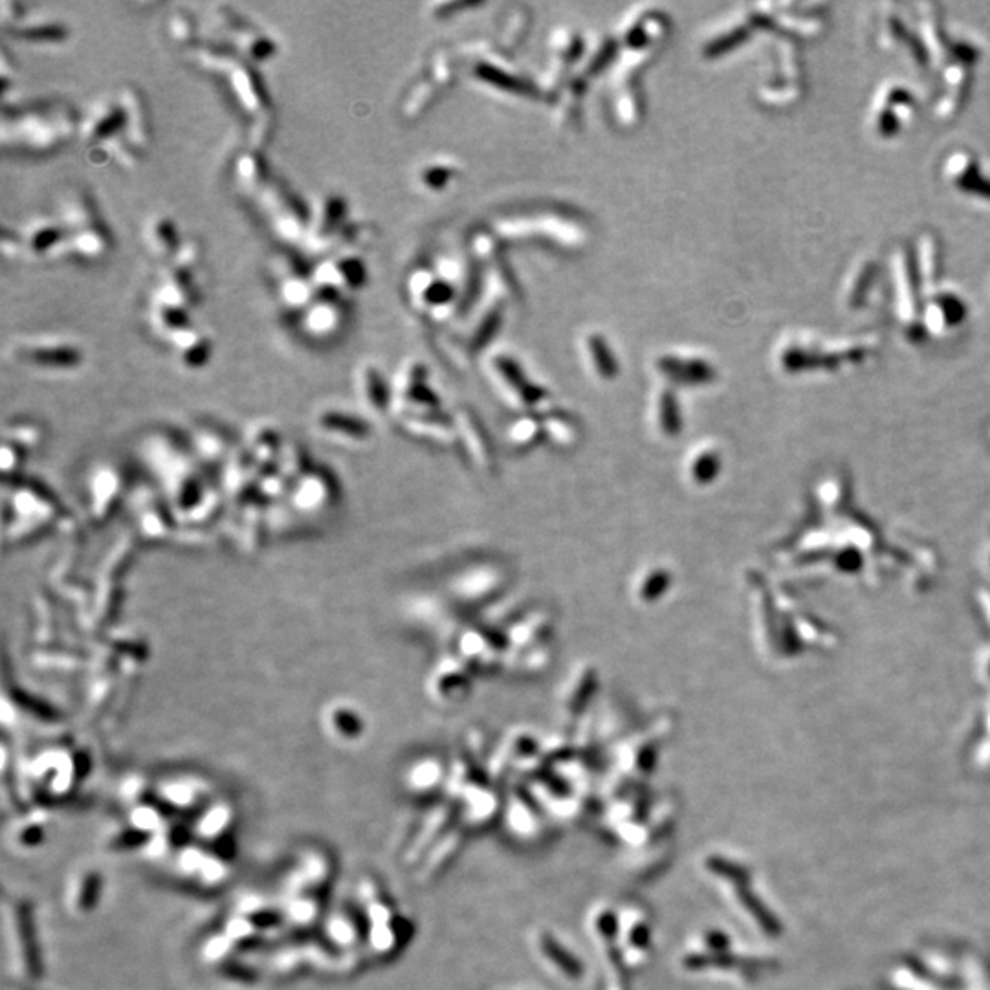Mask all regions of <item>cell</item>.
Here are the masks:
<instances>
[{
  "instance_id": "3",
  "label": "cell",
  "mask_w": 990,
  "mask_h": 990,
  "mask_svg": "<svg viewBox=\"0 0 990 990\" xmlns=\"http://www.w3.org/2000/svg\"><path fill=\"white\" fill-rule=\"evenodd\" d=\"M268 228L286 246L303 250L310 224V212L281 180L272 178L254 200Z\"/></svg>"
},
{
  "instance_id": "25",
  "label": "cell",
  "mask_w": 990,
  "mask_h": 990,
  "mask_svg": "<svg viewBox=\"0 0 990 990\" xmlns=\"http://www.w3.org/2000/svg\"><path fill=\"white\" fill-rule=\"evenodd\" d=\"M105 891V877L96 867H83L72 875L67 886V906L72 915L86 917L94 914Z\"/></svg>"
},
{
  "instance_id": "13",
  "label": "cell",
  "mask_w": 990,
  "mask_h": 990,
  "mask_svg": "<svg viewBox=\"0 0 990 990\" xmlns=\"http://www.w3.org/2000/svg\"><path fill=\"white\" fill-rule=\"evenodd\" d=\"M173 864L178 875L204 888L221 886L229 875L228 858L204 844L189 842L173 857Z\"/></svg>"
},
{
  "instance_id": "39",
  "label": "cell",
  "mask_w": 990,
  "mask_h": 990,
  "mask_svg": "<svg viewBox=\"0 0 990 990\" xmlns=\"http://www.w3.org/2000/svg\"><path fill=\"white\" fill-rule=\"evenodd\" d=\"M658 366H663L658 369L663 371L664 374H668L675 380H684V383H689V376H692V380H697V382L706 378V367H703V364L697 362V359L666 356L663 359H658Z\"/></svg>"
},
{
  "instance_id": "19",
  "label": "cell",
  "mask_w": 990,
  "mask_h": 990,
  "mask_svg": "<svg viewBox=\"0 0 990 990\" xmlns=\"http://www.w3.org/2000/svg\"><path fill=\"white\" fill-rule=\"evenodd\" d=\"M233 827L235 809L229 801H212L198 811L195 822L189 825L191 834L200 844L212 848L226 857L233 849Z\"/></svg>"
},
{
  "instance_id": "40",
  "label": "cell",
  "mask_w": 990,
  "mask_h": 990,
  "mask_svg": "<svg viewBox=\"0 0 990 990\" xmlns=\"http://www.w3.org/2000/svg\"><path fill=\"white\" fill-rule=\"evenodd\" d=\"M589 350V359H591V369L602 378H611L616 373L615 367V359L613 354L609 350V347L606 345V342L600 338V336H589L585 340V352Z\"/></svg>"
},
{
  "instance_id": "2",
  "label": "cell",
  "mask_w": 990,
  "mask_h": 990,
  "mask_svg": "<svg viewBox=\"0 0 990 990\" xmlns=\"http://www.w3.org/2000/svg\"><path fill=\"white\" fill-rule=\"evenodd\" d=\"M358 898V908L367 922V946L378 957H395L413 938L411 919L395 906L374 879H362Z\"/></svg>"
},
{
  "instance_id": "6",
  "label": "cell",
  "mask_w": 990,
  "mask_h": 990,
  "mask_svg": "<svg viewBox=\"0 0 990 990\" xmlns=\"http://www.w3.org/2000/svg\"><path fill=\"white\" fill-rule=\"evenodd\" d=\"M117 98L125 114L124 133L105 149V153L110 155L119 165L131 169L141 160L149 145L147 107L141 93L133 85L119 88Z\"/></svg>"
},
{
  "instance_id": "7",
  "label": "cell",
  "mask_w": 990,
  "mask_h": 990,
  "mask_svg": "<svg viewBox=\"0 0 990 990\" xmlns=\"http://www.w3.org/2000/svg\"><path fill=\"white\" fill-rule=\"evenodd\" d=\"M349 215V204L340 193H326L319 198L314 212H310L309 233L303 252L309 257H325L333 254L340 237L345 229Z\"/></svg>"
},
{
  "instance_id": "26",
  "label": "cell",
  "mask_w": 990,
  "mask_h": 990,
  "mask_svg": "<svg viewBox=\"0 0 990 990\" xmlns=\"http://www.w3.org/2000/svg\"><path fill=\"white\" fill-rule=\"evenodd\" d=\"M233 174L237 189L245 197L255 200L257 195L264 189V186L272 180L268 171L266 158L262 155V149L246 147L237 155L233 164Z\"/></svg>"
},
{
  "instance_id": "37",
  "label": "cell",
  "mask_w": 990,
  "mask_h": 990,
  "mask_svg": "<svg viewBox=\"0 0 990 990\" xmlns=\"http://www.w3.org/2000/svg\"><path fill=\"white\" fill-rule=\"evenodd\" d=\"M655 424L660 430V433L666 435V437H673L680 431L682 423H680L679 406H677V400L673 398V395L670 391H664L663 395L656 397Z\"/></svg>"
},
{
  "instance_id": "44",
  "label": "cell",
  "mask_w": 990,
  "mask_h": 990,
  "mask_svg": "<svg viewBox=\"0 0 990 990\" xmlns=\"http://www.w3.org/2000/svg\"><path fill=\"white\" fill-rule=\"evenodd\" d=\"M639 585H640V587L651 585L648 591H644L642 594H639L640 600L656 598L658 594H663V592L666 591V587H668V575H666V571H663V568H655V571H649V575L644 576V580H640Z\"/></svg>"
},
{
  "instance_id": "10",
  "label": "cell",
  "mask_w": 990,
  "mask_h": 990,
  "mask_svg": "<svg viewBox=\"0 0 990 990\" xmlns=\"http://www.w3.org/2000/svg\"><path fill=\"white\" fill-rule=\"evenodd\" d=\"M297 328L316 342H326L342 334L349 319L347 295L316 288V297L295 316Z\"/></svg>"
},
{
  "instance_id": "22",
  "label": "cell",
  "mask_w": 990,
  "mask_h": 990,
  "mask_svg": "<svg viewBox=\"0 0 990 990\" xmlns=\"http://www.w3.org/2000/svg\"><path fill=\"white\" fill-rule=\"evenodd\" d=\"M76 760L67 753L43 754L34 761L29 777L43 794L50 798H63L76 787Z\"/></svg>"
},
{
  "instance_id": "14",
  "label": "cell",
  "mask_w": 990,
  "mask_h": 990,
  "mask_svg": "<svg viewBox=\"0 0 990 990\" xmlns=\"http://www.w3.org/2000/svg\"><path fill=\"white\" fill-rule=\"evenodd\" d=\"M321 938L345 959L358 955L367 945V922L362 910L336 908L321 921Z\"/></svg>"
},
{
  "instance_id": "28",
  "label": "cell",
  "mask_w": 990,
  "mask_h": 990,
  "mask_svg": "<svg viewBox=\"0 0 990 990\" xmlns=\"http://www.w3.org/2000/svg\"><path fill=\"white\" fill-rule=\"evenodd\" d=\"M184 55L197 68L219 77H224V74L235 65L237 59L241 57L229 44L204 41V39L186 48Z\"/></svg>"
},
{
  "instance_id": "8",
  "label": "cell",
  "mask_w": 990,
  "mask_h": 990,
  "mask_svg": "<svg viewBox=\"0 0 990 990\" xmlns=\"http://www.w3.org/2000/svg\"><path fill=\"white\" fill-rule=\"evenodd\" d=\"M12 356L20 364L53 371L76 369L85 359L81 345L65 336H29L17 340L13 342Z\"/></svg>"
},
{
  "instance_id": "42",
  "label": "cell",
  "mask_w": 990,
  "mask_h": 990,
  "mask_svg": "<svg viewBox=\"0 0 990 990\" xmlns=\"http://www.w3.org/2000/svg\"><path fill=\"white\" fill-rule=\"evenodd\" d=\"M437 767L433 763H426V765H416L409 776H407V784L409 789L413 791H430L433 787V784L437 782Z\"/></svg>"
},
{
  "instance_id": "9",
  "label": "cell",
  "mask_w": 990,
  "mask_h": 990,
  "mask_svg": "<svg viewBox=\"0 0 990 990\" xmlns=\"http://www.w3.org/2000/svg\"><path fill=\"white\" fill-rule=\"evenodd\" d=\"M213 20L219 32L226 36V44H229L238 55L245 57L250 63H266L274 59L279 52L276 41L246 19H243L229 6H215Z\"/></svg>"
},
{
  "instance_id": "31",
  "label": "cell",
  "mask_w": 990,
  "mask_h": 990,
  "mask_svg": "<svg viewBox=\"0 0 990 990\" xmlns=\"http://www.w3.org/2000/svg\"><path fill=\"white\" fill-rule=\"evenodd\" d=\"M171 347L180 366H184L186 369H202L209 362L213 350L212 342L197 326L186 330L182 336H178L171 343Z\"/></svg>"
},
{
  "instance_id": "1",
  "label": "cell",
  "mask_w": 990,
  "mask_h": 990,
  "mask_svg": "<svg viewBox=\"0 0 990 990\" xmlns=\"http://www.w3.org/2000/svg\"><path fill=\"white\" fill-rule=\"evenodd\" d=\"M76 110L57 100L4 105L0 136L6 149L28 153H50L79 134Z\"/></svg>"
},
{
  "instance_id": "41",
  "label": "cell",
  "mask_w": 990,
  "mask_h": 990,
  "mask_svg": "<svg viewBox=\"0 0 990 990\" xmlns=\"http://www.w3.org/2000/svg\"><path fill=\"white\" fill-rule=\"evenodd\" d=\"M167 28H169V36H171V39H173L176 44L182 46V50H186V48H189L191 44H195V43L200 41L198 32H197V29H198V28H197V22H195V19H193L188 12H182V10L174 12V13L169 17Z\"/></svg>"
},
{
  "instance_id": "35",
  "label": "cell",
  "mask_w": 990,
  "mask_h": 990,
  "mask_svg": "<svg viewBox=\"0 0 990 990\" xmlns=\"http://www.w3.org/2000/svg\"><path fill=\"white\" fill-rule=\"evenodd\" d=\"M151 834L141 833L136 827L129 825L127 822L124 825H116L112 831H109L103 838V846L110 851H145V848L151 842Z\"/></svg>"
},
{
  "instance_id": "32",
  "label": "cell",
  "mask_w": 990,
  "mask_h": 990,
  "mask_svg": "<svg viewBox=\"0 0 990 990\" xmlns=\"http://www.w3.org/2000/svg\"><path fill=\"white\" fill-rule=\"evenodd\" d=\"M358 387H359V393H362L364 402L373 411L385 413L389 404H391V393H389V387H387L383 376L380 374V371L374 366L366 364V366L359 367Z\"/></svg>"
},
{
  "instance_id": "45",
  "label": "cell",
  "mask_w": 990,
  "mask_h": 990,
  "mask_svg": "<svg viewBox=\"0 0 990 990\" xmlns=\"http://www.w3.org/2000/svg\"><path fill=\"white\" fill-rule=\"evenodd\" d=\"M0 248H3V255L6 259H17L24 255V248H22V237L20 233H15L8 228L3 229V235H0Z\"/></svg>"
},
{
  "instance_id": "38",
  "label": "cell",
  "mask_w": 990,
  "mask_h": 990,
  "mask_svg": "<svg viewBox=\"0 0 990 990\" xmlns=\"http://www.w3.org/2000/svg\"><path fill=\"white\" fill-rule=\"evenodd\" d=\"M237 950L238 948L231 943V939L222 932V930H219V932L212 936H207L200 946L202 957L209 965H213L217 969L231 962L233 957H237Z\"/></svg>"
},
{
  "instance_id": "33",
  "label": "cell",
  "mask_w": 990,
  "mask_h": 990,
  "mask_svg": "<svg viewBox=\"0 0 990 990\" xmlns=\"http://www.w3.org/2000/svg\"><path fill=\"white\" fill-rule=\"evenodd\" d=\"M46 824H48L46 813L43 811L26 813V817L17 820V824L13 825V833H12L13 846L20 849L39 848L46 840Z\"/></svg>"
},
{
  "instance_id": "18",
  "label": "cell",
  "mask_w": 990,
  "mask_h": 990,
  "mask_svg": "<svg viewBox=\"0 0 990 990\" xmlns=\"http://www.w3.org/2000/svg\"><path fill=\"white\" fill-rule=\"evenodd\" d=\"M618 943L627 967H644L653 948V926L648 912L629 906L618 914Z\"/></svg>"
},
{
  "instance_id": "11",
  "label": "cell",
  "mask_w": 990,
  "mask_h": 990,
  "mask_svg": "<svg viewBox=\"0 0 990 990\" xmlns=\"http://www.w3.org/2000/svg\"><path fill=\"white\" fill-rule=\"evenodd\" d=\"M591 934L604 957L606 986L608 990H629L627 986V963L618 943V912L611 906H598L589 917Z\"/></svg>"
},
{
  "instance_id": "15",
  "label": "cell",
  "mask_w": 990,
  "mask_h": 990,
  "mask_svg": "<svg viewBox=\"0 0 990 990\" xmlns=\"http://www.w3.org/2000/svg\"><path fill=\"white\" fill-rule=\"evenodd\" d=\"M336 865L333 857L321 849H307L299 857L285 879V895H316L325 898V891L333 884Z\"/></svg>"
},
{
  "instance_id": "21",
  "label": "cell",
  "mask_w": 990,
  "mask_h": 990,
  "mask_svg": "<svg viewBox=\"0 0 990 990\" xmlns=\"http://www.w3.org/2000/svg\"><path fill=\"white\" fill-rule=\"evenodd\" d=\"M532 946L535 955L539 957L542 965L558 979L565 983H576L584 978V963L580 957L563 945L559 938H556L551 930H537L532 936Z\"/></svg>"
},
{
  "instance_id": "24",
  "label": "cell",
  "mask_w": 990,
  "mask_h": 990,
  "mask_svg": "<svg viewBox=\"0 0 990 990\" xmlns=\"http://www.w3.org/2000/svg\"><path fill=\"white\" fill-rule=\"evenodd\" d=\"M157 798L169 811H202L209 801V785L200 777H169L155 789Z\"/></svg>"
},
{
  "instance_id": "29",
  "label": "cell",
  "mask_w": 990,
  "mask_h": 990,
  "mask_svg": "<svg viewBox=\"0 0 990 990\" xmlns=\"http://www.w3.org/2000/svg\"><path fill=\"white\" fill-rule=\"evenodd\" d=\"M13 39L28 44H61L70 37V29L61 20H26L22 19L15 26L6 29Z\"/></svg>"
},
{
  "instance_id": "27",
  "label": "cell",
  "mask_w": 990,
  "mask_h": 990,
  "mask_svg": "<svg viewBox=\"0 0 990 990\" xmlns=\"http://www.w3.org/2000/svg\"><path fill=\"white\" fill-rule=\"evenodd\" d=\"M143 241L147 250L151 252L162 264L171 262L186 238L180 237L176 222L167 215H153L143 226Z\"/></svg>"
},
{
  "instance_id": "43",
  "label": "cell",
  "mask_w": 990,
  "mask_h": 990,
  "mask_svg": "<svg viewBox=\"0 0 990 990\" xmlns=\"http://www.w3.org/2000/svg\"><path fill=\"white\" fill-rule=\"evenodd\" d=\"M452 173L454 171L444 164H430L423 171H420V182H423L430 189H437V188H442L447 182V180L452 178Z\"/></svg>"
},
{
  "instance_id": "34",
  "label": "cell",
  "mask_w": 990,
  "mask_h": 990,
  "mask_svg": "<svg viewBox=\"0 0 990 990\" xmlns=\"http://www.w3.org/2000/svg\"><path fill=\"white\" fill-rule=\"evenodd\" d=\"M326 730L340 741H356L364 732V721L354 710L336 706L326 713Z\"/></svg>"
},
{
  "instance_id": "36",
  "label": "cell",
  "mask_w": 990,
  "mask_h": 990,
  "mask_svg": "<svg viewBox=\"0 0 990 990\" xmlns=\"http://www.w3.org/2000/svg\"><path fill=\"white\" fill-rule=\"evenodd\" d=\"M318 428L328 433L349 437H364L367 433V428L356 416L336 409L321 411L318 416Z\"/></svg>"
},
{
  "instance_id": "12",
  "label": "cell",
  "mask_w": 990,
  "mask_h": 990,
  "mask_svg": "<svg viewBox=\"0 0 990 990\" xmlns=\"http://www.w3.org/2000/svg\"><path fill=\"white\" fill-rule=\"evenodd\" d=\"M367 264L359 252H334L312 266L316 288L350 295L367 283Z\"/></svg>"
},
{
  "instance_id": "17",
  "label": "cell",
  "mask_w": 990,
  "mask_h": 990,
  "mask_svg": "<svg viewBox=\"0 0 990 990\" xmlns=\"http://www.w3.org/2000/svg\"><path fill=\"white\" fill-rule=\"evenodd\" d=\"M24 259L41 262L68 255V233L61 219L39 217L29 221L20 231Z\"/></svg>"
},
{
  "instance_id": "23",
  "label": "cell",
  "mask_w": 990,
  "mask_h": 990,
  "mask_svg": "<svg viewBox=\"0 0 990 990\" xmlns=\"http://www.w3.org/2000/svg\"><path fill=\"white\" fill-rule=\"evenodd\" d=\"M406 290L413 307H416L418 310L430 312L433 316L442 314V310H446L447 303L452 302V295H454L447 283L442 278H439L435 272H431L430 268L424 266L415 268L407 276Z\"/></svg>"
},
{
  "instance_id": "16",
  "label": "cell",
  "mask_w": 990,
  "mask_h": 990,
  "mask_svg": "<svg viewBox=\"0 0 990 990\" xmlns=\"http://www.w3.org/2000/svg\"><path fill=\"white\" fill-rule=\"evenodd\" d=\"M125 114L119 103L117 94L98 101L79 125V138L88 149H98L105 153V149L116 141L124 133Z\"/></svg>"
},
{
  "instance_id": "20",
  "label": "cell",
  "mask_w": 990,
  "mask_h": 990,
  "mask_svg": "<svg viewBox=\"0 0 990 990\" xmlns=\"http://www.w3.org/2000/svg\"><path fill=\"white\" fill-rule=\"evenodd\" d=\"M198 299L195 270L174 262L162 264L151 303L191 310Z\"/></svg>"
},
{
  "instance_id": "4",
  "label": "cell",
  "mask_w": 990,
  "mask_h": 990,
  "mask_svg": "<svg viewBox=\"0 0 990 990\" xmlns=\"http://www.w3.org/2000/svg\"><path fill=\"white\" fill-rule=\"evenodd\" d=\"M4 928L13 962V970L24 979L43 974V955L32 906L20 898L4 901Z\"/></svg>"
},
{
  "instance_id": "5",
  "label": "cell",
  "mask_w": 990,
  "mask_h": 990,
  "mask_svg": "<svg viewBox=\"0 0 990 990\" xmlns=\"http://www.w3.org/2000/svg\"><path fill=\"white\" fill-rule=\"evenodd\" d=\"M312 266L302 252L283 250L270 261L274 288L279 305L297 316L316 297Z\"/></svg>"
},
{
  "instance_id": "30",
  "label": "cell",
  "mask_w": 990,
  "mask_h": 990,
  "mask_svg": "<svg viewBox=\"0 0 990 990\" xmlns=\"http://www.w3.org/2000/svg\"><path fill=\"white\" fill-rule=\"evenodd\" d=\"M149 325H151L153 333L169 345L178 336H182L186 330L195 326L189 310L155 303L149 305Z\"/></svg>"
}]
</instances>
